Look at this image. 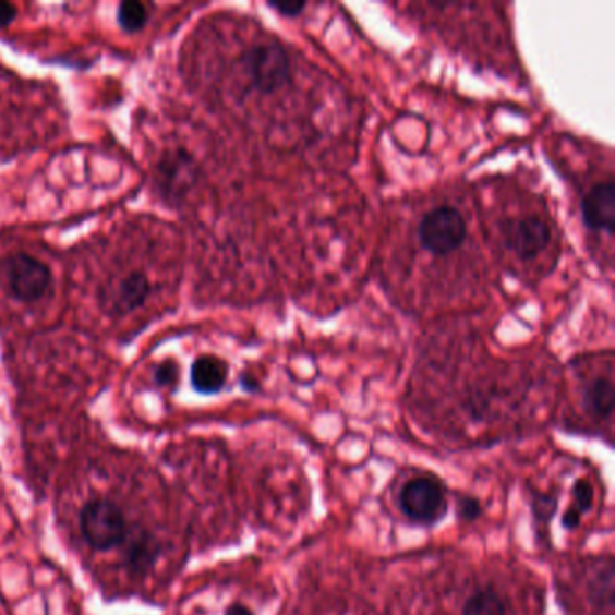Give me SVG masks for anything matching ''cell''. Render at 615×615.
<instances>
[{"instance_id": "6da1fadb", "label": "cell", "mask_w": 615, "mask_h": 615, "mask_svg": "<svg viewBox=\"0 0 615 615\" xmlns=\"http://www.w3.org/2000/svg\"><path fill=\"white\" fill-rule=\"evenodd\" d=\"M242 69L251 87L262 95H275L291 84V57L278 43L251 46L242 55Z\"/></svg>"}, {"instance_id": "7a4b0ae2", "label": "cell", "mask_w": 615, "mask_h": 615, "mask_svg": "<svg viewBox=\"0 0 615 615\" xmlns=\"http://www.w3.org/2000/svg\"><path fill=\"white\" fill-rule=\"evenodd\" d=\"M399 507L402 515L415 523H437L448 511V496L443 482L433 477L410 480L399 493Z\"/></svg>"}, {"instance_id": "3957f363", "label": "cell", "mask_w": 615, "mask_h": 615, "mask_svg": "<svg viewBox=\"0 0 615 615\" xmlns=\"http://www.w3.org/2000/svg\"><path fill=\"white\" fill-rule=\"evenodd\" d=\"M80 529L95 551H110L125 540V517L112 502H87L80 515Z\"/></svg>"}, {"instance_id": "277c9868", "label": "cell", "mask_w": 615, "mask_h": 615, "mask_svg": "<svg viewBox=\"0 0 615 615\" xmlns=\"http://www.w3.org/2000/svg\"><path fill=\"white\" fill-rule=\"evenodd\" d=\"M466 236L465 217L451 206H438L427 212L419 225V240L432 255L454 253L462 245Z\"/></svg>"}, {"instance_id": "5b68a950", "label": "cell", "mask_w": 615, "mask_h": 615, "mask_svg": "<svg viewBox=\"0 0 615 615\" xmlns=\"http://www.w3.org/2000/svg\"><path fill=\"white\" fill-rule=\"evenodd\" d=\"M4 272L11 294L22 302L40 300L51 289V269L44 262L26 253L11 255L5 261Z\"/></svg>"}, {"instance_id": "8992f818", "label": "cell", "mask_w": 615, "mask_h": 615, "mask_svg": "<svg viewBox=\"0 0 615 615\" xmlns=\"http://www.w3.org/2000/svg\"><path fill=\"white\" fill-rule=\"evenodd\" d=\"M501 230L504 244L523 261H531L540 255L553 239V231L547 220L538 215L506 220L502 222Z\"/></svg>"}, {"instance_id": "52a82bcc", "label": "cell", "mask_w": 615, "mask_h": 615, "mask_svg": "<svg viewBox=\"0 0 615 615\" xmlns=\"http://www.w3.org/2000/svg\"><path fill=\"white\" fill-rule=\"evenodd\" d=\"M581 217L589 230L614 233L615 225V184L612 179L592 186L581 203Z\"/></svg>"}, {"instance_id": "ba28073f", "label": "cell", "mask_w": 615, "mask_h": 615, "mask_svg": "<svg viewBox=\"0 0 615 615\" xmlns=\"http://www.w3.org/2000/svg\"><path fill=\"white\" fill-rule=\"evenodd\" d=\"M195 162L192 157L186 156L183 152H173L168 154L161 162H159V186L168 197L178 198L183 195L186 190L192 186L195 179Z\"/></svg>"}, {"instance_id": "9c48e42d", "label": "cell", "mask_w": 615, "mask_h": 615, "mask_svg": "<svg viewBox=\"0 0 615 615\" xmlns=\"http://www.w3.org/2000/svg\"><path fill=\"white\" fill-rule=\"evenodd\" d=\"M190 377H192L193 388L198 394L212 396L225 388L226 379H228V365L215 355H201L193 361Z\"/></svg>"}, {"instance_id": "30bf717a", "label": "cell", "mask_w": 615, "mask_h": 615, "mask_svg": "<svg viewBox=\"0 0 615 615\" xmlns=\"http://www.w3.org/2000/svg\"><path fill=\"white\" fill-rule=\"evenodd\" d=\"M150 292V282L143 273H132L118 287V294L114 300V311L118 314L132 313L140 305L145 303L146 297Z\"/></svg>"}, {"instance_id": "8fae6325", "label": "cell", "mask_w": 615, "mask_h": 615, "mask_svg": "<svg viewBox=\"0 0 615 615\" xmlns=\"http://www.w3.org/2000/svg\"><path fill=\"white\" fill-rule=\"evenodd\" d=\"M157 547L156 540L148 532H140L137 536L132 538L126 548V567L134 574H143L150 568L156 562Z\"/></svg>"}, {"instance_id": "7c38bea8", "label": "cell", "mask_w": 615, "mask_h": 615, "mask_svg": "<svg viewBox=\"0 0 615 615\" xmlns=\"http://www.w3.org/2000/svg\"><path fill=\"white\" fill-rule=\"evenodd\" d=\"M614 397L612 377H595L587 388V407L595 418L611 419L614 413Z\"/></svg>"}, {"instance_id": "4fadbf2b", "label": "cell", "mask_w": 615, "mask_h": 615, "mask_svg": "<svg viewBox=\"0 0 615 615\" xmlns=\"http://www.w3.org/2000/svg\"><path fill=\"white\" fill-rule=\"evenodd\" d=\"M594 506V487L589 480L578 479L572 487V502L564 515L565 529H576L584 512H589Z\"/></svg>"}, {"instance_id": "5bb4252c", "label": "cell", "mask_w": 615, "mask_h": 615, "mask_svg": "<svg viewBox=\"0 0 615 615\" xmlns=\"http://www.w3.org/2000/svg\"><path fill=\"white\" fill-rule=\"evenodd\" d=\"M465 615H506V605L495 590H479L466 601Z\"/></svg>"}, {"instance_id": "9a60e30c", "label": "cell", "mask_w": 615, "mask_h": 615, "mask_svg": "<svg viewBox=\"0 0 615 615\" xmlns=\"http://www.w3.org/2000/svg\"><path fill=\"white\" fill-rule=\"evenodd\" d=\"M146 8L142 2L136 0H125L121 2L118 8V22H120L121 29L129 33H136L143 29L146 24Z\"/></svg>"}, {"instance_id": "2e32d148", "label": "cell", "mask_w": 615, "mask_h": 615, "mask_svg": "<svg viewBox=\"0 0 615 615\" xmlns=\"http://www.w3.org/2000/svg\"><path fill=\"white\" fill-rule=\"evenodd\" d=\"M179 379V366L173 361H165L157 366L156 383L159 386H173Z\"/></svg>"}, {"instance_id": "e0dca14e", "label": "cell", "mask_w": 615, "mask_h": 615, "mask_svg": "<svg viewBox=\"0 0 615 615\" xmlns=\"http://www.w3.org/2000/svg\"><path fill=\"white\" fill-rule=\"evenodd\" d=\"M459 515L465 520H477L482 515V506L477 498H462L459 504Z\"/></svg>"}, {"instance_id": "ac0fdd59", "label": "cell", "mask_w": 615, "mask_h": 615, "mask_svg": "<svg viewBox=\"0 0 615 615\" xmlns=\"http://www.w3.org/2000/svg\"><path fill=\"white\" fill-rule=\"evenodd\" d=\"M269 5L287 16L300 15L308 8L305 2H272Z\"/></svg>"}, {"instance_id": "d6986e66", "label": "cell", "mask_w": 615, "mask_h": 615, "mask_svg": "<svg viewBox=\"0 0 615 615\" xmlns=\"http://www.w3.org/2000/svg\"><path fill=\"white\" fill-rule=\"evenodd\" d=\"M16 8L11 2L0 0V27L10 26L15 21Z\"/></svg>"}, {"instance_id": "ffe728a7", "label": "cell", "mask_w": 615, "mask_h": 615, "mask_svg": "<svg viewBox=\"0 0 615 615\" xmlns=\"http://www.w3.org/2000/svg\"><path fill=\"white\" fill-rule=\"evenodd\" d=\"M226 615H253V612H251L248 606L236 603V605H231L230 608L226 611Z\"/></svg>"}]
</instances>
